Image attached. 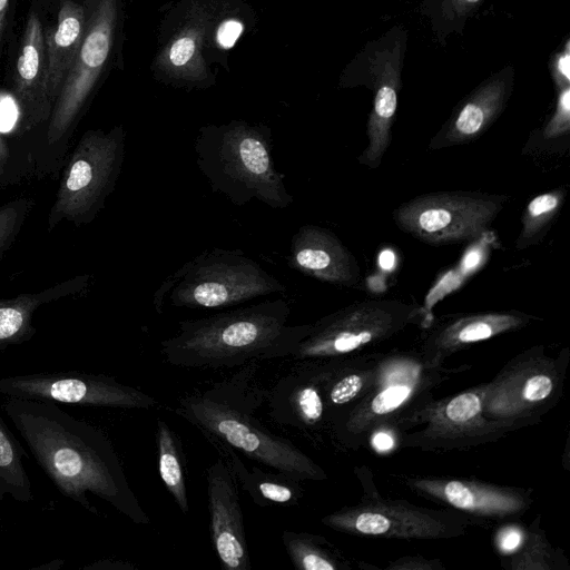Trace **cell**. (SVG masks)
Masks as SVG:
<instances>
[{"instance_id":"4fadbf2b","label":"cell","mask_w":570,"mask_h":570,"mask_svg":"<svg viewBox=\"0 0 570 570\" xmlns=\"http://www.w3.org/2000/svg\"><path fill=\"white\" fill-rule=\"evenodd\" d=\"M514 81L515 71L510 65L483 80L455 106L429 148H449L479 139L505 109Z\"/></svg>"},{"instance_id":"484cf974","label":"cell","mask_w":570,"mask_h":570,"mask_svg":"<svg viewBox=\"0 0 570 570\" xmlns=\"http://www.w3.org/2000/svg\"><path fill=\"white\" fill-rule=\"evenodd\" d=\"M441 495L455 508L481 512H503L517 509L514 501L499 492L452 480L441 487Z\"/></svg>"},{"instance_id":"7a4b0ae2","label":"cell","mask_w":570,"mask_h":570,"mask_svg":"<svg viewBox=\"0 0 570 570\" xmlns=\"http://www.w3.org/2000/svg\"><path fill=\"white\" fill-rule=\"evenodd\" d=\"M285 298L180 321L175 335L160 342V353L174 366L232 368L249 362L291 357L309 324H287Z\"/></svg>"},{"instance_id":"9a60e30c","label":"cell","mask_w":570,"mask_h":570,"mask_svg":"<svg viewBox=\"0 0 570 570\" xmlns=\"http://www.w3.org/2000/svg\"><path fill=\"white\" fill-rule=\"evenodd\" d=\"M47 71L46 37L37 12H31L14 75V98L23 129L50 118L53 104L48 94Z\"/></svg>"},{"instance_id":"9c48e42d","label":"cell","mask_w":570,"mask_h":570,"mask_svg":"<svg viewBox=\"0 0 570 570\" xmlns=\"http://www.w3.org/2000/svg\"><path fill=\"white\" fill-rule=\"evenodd\" d=\"M422 307L399 299H367L353 303L313 324L291 358H335L383 340L414 322Z\"/></svg>"},{"instance_id":"4dcf8cb0","label":"cell","mask_w":570,"mask_h":570,"mask_svg":"<svg viewBox=\"0 0 570 570\" xmlns=\"http://www.w3.org/2000/svg\"><path fill=\"white\" fill-rule=\"evenodd\" d=\"M197 50L198 37L194 32L180 35L168 49V61L174 68L181 69L194 60Z\"/></svg>"},{"instance_id":"74e56055","label":"cell","mask_w":570,"mask_h":570,"mask_svg":"<svg viewBox=\"0 0 570 570\" xmlns=\"http://www.w3.org/2000/svg\"><path fill=\"white\" fill-rule=\"evenodd\" d=\"M393 443L392 436L383 432L375 434L373 438V444L380 451L390 450Z\"/></svg>"},{"instance_id":"f1b7e54d","label":"cell","mask_w":570,"mask_h":570,"mask_svg":"<svg viewBox=\"0 0 570 570\" xmlns=\"http://www.w3.org/2000/svg\"><path fill=\"white\" fill-rule=\"evenodd\" d=\"M481 399L476 393L466 392L453 397L445 406L444 414L450 422L466 423L481 413Z\"/></svg>"},{"instance_id":"1f68e13d","label":"cell","mask_w":570,"mask_h":570,"mask_svg":"<svg viewBox=\"0 0 570 570\" xmlns=\"http://www.w3.org/2000/svg\"><path fill=\"white\" fill-rule=\"evenodd\" d=\"M551 79L557 90L570 86V38L551 55L549 61Z\"/></svg>"},{"instance_id":"6da1fadb","label":"cell","mask_w":570,"mask_h":570,"mask_svg":"<svg viewBox=\"0 0 570 570\" xmlns=\"http://www.w3.org/2000/svg\"><path fill=\"white\" fill-rule=\"evenodd\" d=\"M1 409L62 495L97 515L87 495L91 493L134 523H150L102 429L49 401L7 397Z\"/></svg>"},{"instance_id":"8fae6325","label":"cell","mask_w":570,"mask_h":570,"mask_svg":"<svg viewBox=\"0 0 570 570\" xmlns=\"http://www.w3.org/2000/svg\"><path fill=\"white\" fill-rule=\"evenodd\" d=\"M116 0H99L80 50L72 63L49 118L47 139L56 144L79 117L111 49Z\"/></svg>"},{"instance_id":"5bb4252c","label":"cell","mask_w":570,"mask_h":570,"mask_svg":"<svg viewBox=\"0 0 570 570\" xmlns=\"http://www.w3.org/2000/svg\"><path fill=\"white\" fill-rule=\"evenodd\" d=\"M293 269L335 286L355 288L362 282L353 253L330 229L303 225L293 235L287 257Z\"/></svg>"},{"instance_id":"5b68a950","label":"cell","mask_w":570,"mask_h":570,"mask_svg":"<svg viewBox=\"0 0 570 570\" xmlns=\"http://www.w3.org/2000/svg\"><path fill=\"white\" fill-rule=\"evenodd\" d=\"M285 291L279 279L244 252L216 247L198 254L168 276L155 294V306L160 313L167 295L174 307L223 308Z\"/></svg>"},{"instance_id":"30bf717a","label":"cell","mask_w":570,"mask_h":570,"mask_svg":"<svg viewBox=\"0 0 570 570\" xmlns=\"http://www.w3.org/2000/svg\"><path fill=\"white\" fill-rule=\"evenodd\" d=\"M0 394L14 399L125 410H148L159 404L151 395L114 376L81 371L2 376Z\"/></svg>"},{"instance_id":"836d02e7","label":"cell","mask_w":570,"mask_h":570,"mask_svg":"<svg viewBox=\"0 0 570 570\" xmlns=\"http://www.w3.org/2000/svg\"><path fill=\"white\" fill-rule=\"evenodd\" d=\"M20 120V109L16 98L0 92V131L11 130Z\"/></svg>"},{"instance_id":"277c9868","label":"cell","mask_w":570,"mask_h":570,"mask_svg":"<svg viewBox=\"0 0 570 570\" xmlns=\"http://www.w3.org/2000/svg\"><path fill=\"white\" fill-rule=\"evenodd\" d=\"M196 165L214 193L243 206L256 199L272 209L294 202L275 168L271 130L244 121L208 126L194 142Z\"/></svg>"},{"instance_id":"f546056e","label":"cell","mask_w":570,"mask_h":570,"mask_svg":"<svg viewBox=\"0 0 570 570\" xmlns=\"http://www.w3.org/2000/svg\"><path fill=\"white\" fill-rule=\"evenodd\" d=\"M412 387L406 384L391 385L377 393L371 404L370 410L375 415H384L399 409L411 395Z\"/></svg>"},{"instance_id":"e575fe53","label":"cell","mask_w":570,"mask_h":570,"mask_svg":"<svg viewBox=\"0 0 570 570\" xmlns=\"http://www.w3.org/2000/svg\"><path fill=\"white\" fill-rule=\"evenodd\" d=\"M243 30L244 26L239 20H225L217 29L216 39L218 45L224 49L232 48L240 37Z\"/></svg>"},{"instance_id":"d4e9b609","label":"cell","mask_w":570,"mask_h":570,"mask_svg":"<svg viewBox=\"0 0 570 570\" xmlns=\"http://www.w3.org/2000/svg\"><path fill=\"white\" fill-rule=\"evenodd\" d=\"M282 542L293 566L301 570H336L340 563L325 539L306 532L284 530Z\"/></svg>"},{"instance_id":"ac0fdd59","label":"cell","mask_w":570,"mask_h":570,"mask_svg":"<svg viewBox=\"0 0 570 570\" xmlns=\"http://www.w3.org/2000/svg\"><path fill=\"white\" fill-rule=\"evenodd\" d=\"M530 320V315L519 311L455 314L435 325L428 344L435 350L453 351L524 326Z\"/></svg>"},{"instance_id":"603a6c76","label":"cell","mask_w":570,"mask_h":570,"mask_svg":"<svg viewBox=\"0 0 570 570\" xmlns=\"http://www.w3.org/2000/svg\"><path fill=\"white\" fill-rule=\"evenodd\" d=\"M567 189L558 187L531 198L521 216V229L514 242L518 250L539 244L552 227L564 204Z\"/></svg>"},{"instance_id":"7402d4cb","label":"cell","mask_w":570,"mask_h":570,"mask_svg":"<svg viewBox=\"0 0 570 570\" xmlns=\"http://www.w3.org/2000/svg\"><path fill=\"white\" fill-rule=\"evenodd\" d=\"M156 444L158 471L163 484L174 498L179 510L186 514L189 511V504L183 446L175 431L161 419L157 420Z\"/></svg>"},{"instance_id":"8992f818","label":"cell","mask_w":570,"mask_h":570,"mask_svg":"<svg viewBox=\"0 0 570 570\" xmlns=\"http://www.w3.org/2000/svg\"><path fill=\"white\" fill-rule=\"evenodd\" d=\"M124 157L122 127L86 131L62 173L48 215V229L61 222L91 223L116 187Z\"/></svg>"},{"instance_id":"3957f363","label":"cell","mask_w":570,"mask_h":570,"mask_svg":"<svg viewBox=\"0 0 570 570\" xmlns=\"http://www.w3.org/2000/svg\"><path fill=\"white\" fill-rule=\"evenodd\" d=\"M256 362L230 377L178 400L174 412L212 444H225L248 459L297 481H320L324 471L292 441L274 434L255 415L267 391L255 381Z\"/></svg>"},{"instance_id":"7c38bea8","label":"cell","mask_w":570,"mask_h":570,"mask_svg":"<svg viewBox=\"0 0 570 570\" xmlns=\"http://www.w3.org/2000/svg\"><path fill=\"white\" fill-rule=\"evenodd\" d=\"M210 538L225 570H250L238 484L220 458L206 471Z\"/></svg>"},{"instance_id":"44dd1931","label":"cell","mask_w":570,"mask_h":570,"mask_svg":"<svg viewBox=\"0 0 570 570\" xmlns=\"http://www.w3.org/2000/svg\"><path fill=\"white\" fill-rule=\"evenodd\" d=\"M26 456L27 452L4 422L0 407V504L8 498L21 503L33 499Z\"/></svg>"},{"instance_id":"d6a6232c","label":"cell","mask_w":570,"mask_h":570,"mask_svg":"<svg viewBox=\"0 0 570 570\" xmlns=\"http://www.w3.org/2000/svg\"><path fill=\"white\" fill-rule=\"evenodd\" d=\"M553 390V380L547 374H535L530 376L523 387L522 397L528 402H540L546 400Z\"/></svg>"},{"instance_id":"83f0119b","label":"cell","mask_w":570,"mask_h":570,"mask_svg":"<svg viewBox=\"0 0 570 570\" xmlns=\"http://www.w3.org/2000/svg\"><path fill=\"white\" fill-rule=\"evenodd\" d=\"M554 111L543 128L546 139H558L570 132V86L557 90Z\"/></svg>"},{"instance_id":"d590c367","label":"cell","mask_w":570,"mask_h":570,"mask_svg":"<svg viewBox=\"0 0 570 570\" xmlns=\"http://www.w3.org/2000/svg\"><path fill=\"white\" fill-rule=\"evenodd\" d=\"M521 533L515 529H507L501 533L500 548L504 551H513L521 543Z\"/></svg>"},{"instance_id":"52a82bcc","label":"cell","mask_w":570,"mask_h":570,"mask_svg":"<svg viewBox=\"0 0 570 570\" xmlns=\"http://www.w3.org/2000/svg\"><path fill=\"white\" fill-rule=\"evenodd\" d=\"M509 196L471 190L426 193L399 205L397 228L432 246L472 243L488 234Z\"/></svg>"},{"instance_id":"8d00e7d4","label":"cell","mask_w":570,"mask_h":570,"mask_svg":"<svg viewBox=\"0 0 570 570\" xmlns=\"http://www.w3.org/2000/svg\"><path fill=\"white\" fill-rule=\"evenodd\" d=\"M83 569L91 570H127L135 569V567L128 562L122 561H114V560H100L96 561L91 564L83 567Z\"/></svg>"},{"instance_id":"e0dca14e","label":"cell","mask_w":570,"mask_h":570,"mask_svg":"<svg viewBox=\"0 0 570 570\" xmlns=\"http://www.w3.org/2000/svg\"><path fill=\"white\" fill-rule=\"evenodd\" d=\"M91 281L89 274L77 275L39 292L0 299V351L32 338L37 332L33 316L41 306L83 293Z\"/></svg>"},{"instance_id":"60d3db41","label":"cell","mask_w":570,"mask_h":570,"mask_svg":"<svg viewBox=\"0 0 570 570\" xmlns=\"http://www.w3.org/2000/svg\"><path fill=\"white\" fill-rule=\"evenodd\" d=\"M389 1H404V0H389Z\"/></svg>"},{"instance_id":"2e32d148","label":"cell","mask_w":570,"mask_h":570,"mask_svg":"<svg viewBox=\"0 0 570 570\" xmlns=\"http://www.w3.org/2000/svg\"><path fill=\"white\" fill-rule=\"evenodd\" d=\"M266 403L274 422L303 432L314 430L326 411L322 387L312 366L282 376L267 391Z\"/></svg>"},{"instance_id":"cb8c5ba5","label":"cell","mask_w":570,"mask_h":570,"mask_svg":"<svg viewBox=\"0 0 570 570\" xmlns=\"http://www.w3.org/2000/svg\"><path fill=\"white\" fill-rule=\"evenodd\" d=\"M484 0H420L417 10L429 21L431 30L441 43L452 35L461 36L465 23Z\"/></svg>"},{"instance_id":"ab89813d","label":"cell","mask_w":570,"mask_h":570,"mask_svg":"<svg viewBox=\"0 0 570 570\" xmlns=\"http://www.w3.org/2000/svg\"><path fill=\"white\" fill-rule=\"evenodd\" d=\"M9 0H0V36L3 30Z\"/></svg>"},{"instance_id":"4316f807","label":"cell","mask_w":570,"mask_h":570,"mask_svg":"<svg viewBox=\"0 0 570 570\" xmlns=\"http://www.w3.org/2000/svg\"><path fill=\"white\" fill-rule=\"evenodd\" d=\"M35 206L30 197L12 199L0 206V257L12 246Z\"/></svg>"},{"instance_id":"ba28073f","label":"cell","mask_w":570,"mask_h":570,"mask_svg":"<svg viewBox=\"0 0 570 570\" xmlns=\"http://www.w3.org/2000/svg\"><path fill=\"white\" fill-rule=\"evenodd\" d=\"M407 39V30L403 24L391 27L363 47L351 63L345 79L346 86H364L373 92L372 109L366 122L367 145L357 159L370 169L381 165L391 144Z\"/></svg>"},{"instance_id":"f35d334b","label":"cell","mask_w":570,"mask_h":570,"mask_svg":"<svg viewBox=\"0 0 570 570\" xmlns=\"http://www.w3.org/2000/svg\"><path fill=\"white\" fill-rule=\"evenodd\" d=\"M8 161V148L2 137L0 136V174L3 173Z\"/></svg>"},{"instance_id":"ffe728a7","label":"cell","mask_w":570,"mask_h":570,"mask_svg":"<svg viewBox=\"0 0 570 570\" xmlns=\"http://www.w3.org/2000/svg\"><path fill=\"white\" fill-rule=\"evenodd\" d=\"M222 459L229 466L238 485L259 507L273 503L295 505L303 492L299 481L278 471L267 472L253 465L248 468L239 458L238 452L228 445L214 443Z\"/></svg>"},{"instance_id":"d6986e66","label":"cell","mask_w":570,"mask_h":570,"mask_svg":"<svg viewBox=\"0 0 570 570\" xmlns=\"http://www.w3.org/2000/svg\"><path fill=\"white\" fill-rule=\"evenodd\" d=\"M81 6L66 0L58 12L57 28L46 37L48 94L55 104L85 38Z\"/></svg>"}]
</instances>
